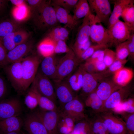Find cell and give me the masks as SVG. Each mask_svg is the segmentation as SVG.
Segmentation results:
<instances>
[{
	"mask_svg": "<svg viewBox=\"0 0 134 134\" xmlns=\"http://www.w3.org/2000/svg\"><path fill=\"white\" fill-rule=\"evenodd\" d=\"M116 47V59L120 60L126 59L129 54L127 40Z\"/></svg>",
	"mask_w": 134,
	"mask_h": 134,
	"instance_id": "f35d334b",
	"label": "cell"
},
{
	"mask_svg": "<svg viewBox=\"0 0 134 134\" xmlns=\"http://www.w3.org/2000/svg\"><path fill=\"white\" fill-rule=\"evenodd\" d=\"M89 39L86 42L76 46H73V50L77 58L80 56L92 45Z\"/></svg>",
	"mask_w": 134,
	"mask_h": 134,
	"instance_id": "7dc6e473",
	"label": "cell"
},
{
	"mask_svg": "<svg viewBox=\"0 0 134 134\" xmlns=\"http://www.w3.org/2000/svg\"><path fill=\"white\" fill-rule=\"evenodd\" d=\"M68 134H73V133L72 132H71L70 133Z\"/></svg>",
	"mask_w": 134,
	"mask_h": 134,
	"instance_id": "94428289",
	"label": "cell"
},
{
	"mask_svg": "<svg viewBox=\"0 0 134 134\" xmlns=\"http://www.w3.org/2000/svg\"><path fill=\"white\" fill-rule=\"evenodd\" d=\"M59 109L62 113L72 119L75 123L86 118L84 104L77 96Z\"/></svg>",
	"mask_w": 134,
	"mask_h": 134,
	"instance_id": "30bf717a",
	"label": "cell"
},
{
	"mask_svg": "<svg viewBox=\"0 0 134 134\" xmlns=\"http://www.w3.org/2000/svg\"><path fill=\"white\" fill-rule=\"evenodd\" d=\"M7 51L0 41V67L3 68L7 65Z\"/></svg>",
	"mask_w": 134,
	"mask_h": 134,
	"instance_id": "681fc988",
	"label": "cell"
},
{
	"mask_svg": "<svg viewBox=\"0 0 134 134\" xmlns=\"http://www.w3.org/2000/svg\"><path fill=\"white\" fill-rule=\"evenodd\" d=\"M41 0H28L27 1L29 4L31 10L35 8L42 1Z\"/></svg>",
	"mask_w": 134,
	"mask_h": 134,
	"instance_id": "6f0895ef",
	"label": "cell"
},
{
	"mask_svg": "<svg viewBox=\"0 0 134 134\" xmlns=\"http://www.w3.org/2000/svg\"><path fill=\"white\" fill-rule=\"evenodd\" d=\"M84 71L82 64H81L74 72L65 79L75 93L81 89Z\"/></svg>",
	"mask_w": 134,
	"mask_h": 134,
	"instance_id": "603a6c76",
	"label": "cell"
},
{
	"mask_svg": "<svg viewBox=\"0 0 134 134\" xmlns=\"http://www.w3.org/2000/svg\"><path fill=\"white\" fill-rule=\"evenodd\" d=\"M69 32L65 28L57 27L52 29L48 37L55 41L60 40L66 41L68 39Z\"/></svg>",
	"mask_w": 134,
	"mask_h": 134,
	"instance_id": "d6a6232c",
	"label": "cell"
},
{
	"mask_svg": "<svg viewBox=\"0 0 134 134\" xmlns=\"http://www.w3.org/2000/svg\"><path fill=\"white\" fill-rule=\"evenodd\" d=\"M90 62L93 64L97 72H103L107 68L103 61H96Z\"/></svg>",
	"mask_w": 134,
	"mask_h": 134,
	"instance_id": "db71d44e",
	"label": "cell"
},
{
	"mask_svg": "<svg viewBox=\"0 0 134 134\" xmlns=\"http://www.w3.org/2000/svg\"><path fill=\"white\" fill-rule=\"evenodd\" d=\"M19 132H9L5 134H20L19 133Z\"/></svg>",
	"mask_w": 134,
	"mask_h": 134,
	"instance_id": "91938a15",
	"label": "cell"
},
{
	"mask_svg": "<svg viewBox=\"0 0 134 134\" xmlns=\"http://www.w3.org/2000/svg\"><path fill=\"white\" fill-rule=\"evenodd\" d=\"M22 111L21 103L18 99H5L0 102V120L13 117L19 116Z\"/></svg>",
	"mask_w": 134,
	"mask_h": 134,
	"instance_id": "ba28073f",
	"label": "cell"
},
{
	"mask_svg": "<svg viewBox=\"0 0 134 134\" xmlns=\"http://www.w3.org/2000/svg\"><path fill=\"white\" fill-rule=\"evenodd\" d=\"M85 104L95 111L99 112L102 106L103 102L97 95L95 91L87 97Z\"/></svg>",
	"mask_w": 134,
	"mask_h": 134,
	"instance_id": "1f68e13d",
	"label": "cell"
},
{
	"mask_svg": "<svg viewBox=\"0 0 134 134\" xmlns=\"http://www.w3.org/2000/svg\"><path fill=\"white\" fill-rule=\"evenodd\" d=\"M100 117L109 134H126L127 133L125 124L117 118L107 113L102 114Z\"/></svg>",
	"mask_w": 134,
	"mask_h": 134,
	"instance_id": "5bb4252c",
	"label": "cell"
},
{
	"mask_svg": "<svg viewBox=\"0 0 134 134\" xmlns=\"http://www.w3.org/2000/svg\"><path fill=\"white\" fill-rule=\"evenodd\" d=\"M31 15L36 26L40 29L55 26L58 22L50 0H42L31 10Z\"/></svg>",
	"mask_w": 134,
	"mask_h": 134,
	"instance_id": "6da1fadb",
	"label": "cell"
},
{
	"mask_svg": "<svg viewBox=\"0 0 134 134\" xmlns=\"http://www.w3.org/2000/svg\"><path fill=\"white\" fill-rule=\"evenodd\" d=\"M133 76L134 72L132 69L123 67L114 74L113 81L119 86L124 87L131 81Z\"/></svg>",
	"mask_w": 134,
	"mask_h": 134,
	"instance_id": "d4e9b609",
	"label": "cell"
},
{
	"mask_svg": "<svg viewBox=\"0 0 134 134\" xmlns=\"http://www.w3.org/2000/svg\"><path fill=\"white\" fill-rule=\"evenodd\" d=\"M55 42L54 53H66L70 51V48L67 46L65 41L60 40Z\"/></svg>",
	"mask_w": 134,
	"mask_h": 134,
	"instance_id": "bcb514c9",
	"label": "cell"
},
{
	"mask_svg": "<svg viewBox=\"0 0 134 134\" xmlns=\"http://www.w3.org/2000/svg\"><path fill=\"white\" fill-rule=\"evenodd\" d=\"M73 15L76 22L80 19L84 17L90 11L87 0H79L75 5Z\"/></svg>",
	"mask_w": 134,
	"mask_h": 134,
	"instance_id": "83f0119b",
	"label": "cell"
},
{
	"mask_svg": "<svg viewBox=\"0 0 134 134\" xmlns=\"http://www.w3.org/2000/svg\"><path fill=\"white\" fill-rule=\"evenodd\" d=\"M115 52L108 48L104 49L103 61L107 68L110 66L116 60Z\"/></svg>",
	"mask_w": 134,
	"mask_h": 134,
	"instance_id": "ee69618b",
	"label": "cell"
},
{
	"mask_svg": "<svg viewBox=\"0 0 134 134\" xmlns=\"http://www.w3.org/2000/svg\"><path fill=\"white\" fill-rule=\"evenodd\" d=\"M40 62L39 57L35 55L30 56L22 59L24 94L33 82Z\"/></svg>",
	"mask_w": 134,
	"mask_h": 134,
	"instance_id": "3957f363",
	"label": "cell"
},
{
	"mask_svg": "<svg viewBox=\"0 0 134 134\" xmlns=\"http://www.w3.org/2000/svg\"><path fill=\"white\" fill-rule=\"evenodd\" d=\"M108 46L97 44L91 45L80 56L77 58L80 62L86 61L90 57L97 51L100 49H104L107 48Z\"/></svg>",
	"mask_w": 134,
	"mask_h": 134,
	"instance_id": "8d00e7d4",
	"label": "cell"
},
{
	"mask_svg": "<svg viewBox=\"0 0 134 134\" xmlns=\"http://www.w3.org/2000/svg\"><path fill=\"white\" fill-rule=\"evenodd\" d=\"M108 30L110 39L109 45L116 46L127 40L134 32V30L119 19Z\"/></svg>",
	"mask_w": 134,
	"mask_h": 134,
	"instance_id": "8992f818",
	"label": "cell"
},
{
	"mask_svg": "<svg viewBox=\"0 0 134 134\" xmlns=\"http://www.w3.org/2000/svg\"><path fill=\"white\" fill-rule=\"evenodd\" d=\"M21 60L4 66L3 68L8 79L17 93L24 94Z\"/></svg>",
	"mask_w": 134,
	"mask_h": 134,
	"instance_id": "5b68a950",
	"label": "cell"
},
{
	"mask_svg": "<svg viewBox=\"0 0 134 134\" xmlns=\"http://www.w3.org/2000/svg\"><path fill=\"white\" fill-rule=\"evenodd\" d=\"M75 124V122L72 119L62 113L59 110L57 125L59 134H68L72 132Z\"/></svg>",
	"mask_w": 134,
	"mask_h": 134,
	"instance_id": "484cf974",
	"label": "cell"
},
{
	"mask_svg": "<svg viewBox=\"0 0 134 134\" xmlns=\"http://www.w3.org/2000/svg\"><path fill=\"white\" fill-rule=\"evenodd\" d=\"M18 28L16 23L9 19H0V40L8 34L18 30Z\"/></svg>",
	"mask_w": 134,
	"mask_h": 134,
	"instance_id": "4dcf8cb0",
	"label": "cell"
},
{
	"mask_svg": "<svg viewBox=\"0 0 134 134\" xmlns=\"http://www.w3.org/2000/svg\"><path fill=\"white\" fill-rule=\"evenodd\" d=\"M134 2L126 6L123 10L120 17L124 22L134 30Z\"/></svg>",
	"mask_w": 134,
	"mask_h": 134,
	"instance_id": "836d02e7",
	"label": "cell"
},
{
	"mask_svg": "<svg viewBox=\"0 0 134 134\" xmlns=\"http://www.w3.org/2000/svg\"><path fill=\"white\" fill-rule=\"evenodd\" d=\"M129 52V56L131 59L134 58V32H133L127 40Z\"/></svg>",
	"mask_w": 134,
	"mask_h": 134,
	"instance_id": "816d5d0a",
	"label": "cell"
},
{
	"mask_svg": "<svg viewBox=\"0 0 134 134\" xmlns=\"http://www.w3.org/2000/svg\"><path fill=\"white\" fill-rule=\"evenodd\" d=\"M55 43V41L47 37L39 44L38 51L44 58L52 55L54 54Z\"/></svg>",
	"mask_w": 134,
	"mask_h": 134,
	"instance_id": "4316f807",
	"label": "cell"
},
{
	"mask_svg": "<svg viewBox=\"0 0 134 134\" xmlns=\"http://www.w3.org/2000/svg\"><path fill=\"white\" fill-rule=\"evenodd\" d=\"M122 87L116 84L113 81L103 80L99 84L95 91L103 103L113 92Z\"/></svg>",
	"mask_w": 134,
	"mask_h": 134,
	"instance_id": "ffe728a7",
	"label": "cell"
},
{
	"mask_svg": "<svg viewBox=\"0 0 134 134\" xmlns=\"http://www.w3.org/2000/svg\"><path fill=\"white\" fill-rule=\"evenodd\" d=\"M91 41L97 44L109 46L110 39L109 30L102 25V23L95 14H90Z\"/></svg>",
	"mask_w": 134,
	"mask_h": 134,
	"instance_id": "277c9868",
	"label": "cell"
},
{
	"mask_svg": "<svg viewBox=\"0 0 134 134\" xmlns=\"http://www.w3.org/2000/svg\"><path fill=\"white\" fill-rule=\"evenodd\" d=\"M104 49L99 50L97 51L90 57L86 61L90 62L96 61H103L104 56Z\"/></svg>",
	"mask_w": 134,
	"mask_h": 134,
	"instance_id": "f5cc1de1",
	"label": "cell"
},
{
	"mask_svg": "<svg viewBox=\"0 0 134 134\" xmlns=\"http://www.w3.org/2000/svg\"><path fill=\"white\" fill-rule=\"evenodd\" d=\"M54 55L44 58L40 62V70L39 71L52 80L55 78L58 61Z\"/></svg>",
	"mask_w": 134,
	"mask_h": 134,
	"instance_id": "ac0fdd59",
	"label": "cell"
},
{
	"mask_svg": "<svg viewBox=\"0 0 134 134\" xmlns=\"http://www.w3.org/2000/svg\"><path fill=\"white\" fill-rule=\"evenodd\" d=\"M24 103L27 107L31 110L34 109L38 105V101L36 95L31 88L25 96Z\"/></svg>",
	"mask_w": 134,
	"mask_h": 134,
	"instance_id": "74e56055",
	"label": "cell"
},
{
	"mask_svg": "<svg viewBox=\"0 0 134 134\" xmlns=\"http://www.w3.org/2000/svg\"><path fill=\"white\" fill-rule=\"evenodd\" d=\"M15 32L8 34L0 40L8 52L16 46L14 40Z\"/></svg>",
	"mask_w": 134,
	"mask_h": 134,
	"instance_id": "7bdbcfd3",
	"label": "cell"
},
{
	"mask_svg": "<svg viewBox=\"0 0 134 134\" xmlns=\"http://www.w3.org/2000/svg\"><path fill=\"white\" fill-rule=\"evenodd\" d=\"M113 1L114 8L107 25V29L108 30L119 19L125 8L131 3L134 2V0H115Z\"/></svg>",
	"mask_w": 134,
	"mask_h": 134,
	"instance_id": "7402d4cb",
	"label": "cell"
},
{
	"mask_svg": "<svg viewBox=\"0 0 134 134\" xmlns=\"http://www.w3.org/2000/svg\"><path fill=\"white\" fill-rule=\"evenodd\" d=\"M30 134H49L42 122L34 112L28 114L24 123Z\"/></svg>",
	"mask_w": 134,
	"mask_h": 134,
	"instance_id": "2e32d148",
	"label": "cell"
},
{
	"mask_svg": "<svg viewBox=\"0 0 134 134\" xmlns=\"http://www.w3.org/2000/svg\"><path fill=\"white\" fill-rule=\"evenodd\" d=\"M78 0H53L52 3L69 11L74 9Z\"/></svg>",
	"mask_w": 134,
	"mask_h": 134,
	"instance_id": "b9f144b4",
	"label": "cell"
},
{
	"mask_svg": "<svg viewBox=\"0 0 134 134\" xmlns=\"http://www.w3.org/2000/svg\"><path fill=\"white\" fill-rule=\"evenodd\" d=\"M29 34L25 30L18 29L15 32L14 40L16 45L23 43L27 40Z\"/></svg>",
	"mask_w": 134,
	"mask_h": 134,
	"instance_id": "f6af8a7d",
	"label": "cell"
},
{
	"mask_svg": "<svg viewBox=\"0 0 134 134\" xmlns=\"http://www.w3.org/2000/svg\"><path fill=\"white\" fill-rule=\"evenodd\" d=\"M126 126L127 132L130 134H134V114L131 113L128 117Z\"/></svg>",
	"mask_w": 134,
	"mask_h": 134,
	"instance_id": "f907efd6",
	"label": "cell"
},
{
	"mask_svg": "<svg viewBox=\"0 0 134 134\" xmlns=\"http://www.w3.org/2000/svg\"><path fill=\"white\" fill-rule=\"evenodd\" d=\"M7 0H0V17L5 13L7 8Z\"/></svg>",
	"mask_w": 134,
	"mask_h": 134,
	"instance_id": "9f6ffc18",
	"label": "cell"
},
{
	"mask_svg": "<svg viewBox=\"0 0 134 134\" xmlns=\"http://www.w3.org/2000/svg\"><path fill=\"white\" fill-rule=\"evenodd\" d=\"M24 122L19 116H14L0 120V130L3 134L20 132Z\"/></svg>",
	"mask_w": 134,
	"mask_h": 134,
	"instance_id": "44dd1931",
	"label": "cell"
},
{
	"mask_svg": "<svg viewBox=\"0 0 134 134\" xmlns=\"http://www.w3.org/2000/svg\"><path fill=\"white\" fill-rule=\"evenodd\" d=\"M40 119L49 134H59L57 125L59 110L46 111L40 108L35 112Z\"/></svg>",
	"mask_w": 134,
	"mask_h": 134,
	"instance_id": "7c38bea8",
	"label": "cell"
},
{
	"mask_svg": "<svg viewBox=\"0 0 134 134\" xmlns=\"http://www.w3.org/2000/svg\"><path fill=\"white\" fill-rule=\"evenodd\" d=\"M91 12L95 13V16L100 21L108 24L111 14L110 4L108 0H88Z\"/></svg>",
	"mask_w": 134,
	"mask_h": 134,
	"instance_id": "9c48e42d",
	"label": "cell"
},
{
	"mask_svg": "<svg viewBox=\"0 0 134 134\" xmlns=\"http://www.w3.org/2000/svg\"><path fill=\"white\" fill-rule=\"evenodd\" d=\"M32 47L33 43L27 41L16 45L7 52V65L22 60L30 51Z\"/></svg>",
	"mask_w": 134,
	"mask_h": 134,
	"instance_id": "e0dca14e",
	"label": "cell"
},
{
	"mask_svg": "<svg viewBox=\"0 0 134 134\" xmlns=\"http://www.w3.org/2000/svg\"><path fill=\"white\" fill-rule=\"evenodd\" d=\"M7 91V85L4 78L0 75V102L5 99Z\"/></svg>",
	"mask_w": 134,
	"mask_h": 134,
	"instance_id": "c3c4849f",
	"label": "cell"
},
{
	"mask_svg": "<svg viewBox=\"0 0 134 134\" xmlns=\"http://www.w3.org/2000/svg\"><path fill=\"white\" fill-rule=\"evenodd\" d=\"M53 81L56 97L60 104V108L77 96L65 79Z\"/></svg>",
	"mask_w": 134,
	"mask_h": 134,
	"instance_id": "8fae6325",
	"label": "cell"
},
{
	"mask_svg": "<svg viewBox=\"0 0 134 134\" xmlns=\"http://www.w3.org/2000/svg\"><path fill=\"white\" fill-rule=\"evenodd\" d=\"M10 1L15 6H18L25 3V1L24 0H10Z\"/></svg>",
	"mask_w": 134,
	"mask_h": 134,
	"instance_id": "680465c9",
	"label": "cell"
},
{
	"mask_svg": "<svg viewBox=\"0 0 134 134\" xmlns=\"http://www.w3.org/2000/svg\"><path fill=\"white\" fill-rule=\"evenodd\" d=\"M32 84V86L39 94L48 98L56 103L57 99L54 86L51 79L39 71L37 72Z\"/></svg>",
	"mask_w": 134,
	"mask_h": 134,
	"instance_id": "52a82bcc",
	"label": "cell"
},
{
	"mask_svg": "<svg viewBox=\"0 0 134 134\" xmlns=\"http://www.w3.org/2000/svg\"><path fill=\"white\" fill-rule=\"evenodd\" d=\"M80 62L72 49L58 60L56 75L53 80L65 79L71 75L79 65Z\"/></svg>",
	"mask_w": 134,
	"mask_h": 134,
	"instance_id": "7a4b0ae2",
	"label": "cell"
},
{
	"mask_svg": "<svg viewBox=\"0 0 134 134\" xmlns=\"http://www.w3.org/2000/svg\"><path fill=\"white\" fill-rule=\"evenodd\" d=\"M72 132L73 134H92L88 120L85 118L75 122Z\"/></svg>",
	"mask_w": 134,
	"mask_h": 134,
	"instance_id": "d590c367",
	"label": "cell"
},
{
	"mask_svg": "<svg viewBox=\"0 0 134 134\" xmlns=\"http://www.w3.org/2000/svg\"><path fill=\"white\" fill-rule=\"evenodd\" d=\"M134 101L133 99H129L124 102H122L114 109L118 112L125 111L133 113L134 112Z\"/></svg>",
	"mask_w": 134,
	"mask_h": 134,
	"instance_id": "60d3db41",
	"label": "cell"
},
{
	"mask_svg": "<svg viewBox=\"0 0 134 134\" xmlns=\"http://www.w3.org/2000/svg\"><path fill=\"white\" fill-rule=\"evenodd\" d=\"M31 11L30 8L25 4L18 6H15L12 11L13 18L18 22L25 21L29 17Z\"/></svg>",
	"mask_w": 134,
	"mask_h": 134,
	"instance_id": "f546056e",
	"label": "cell"
},
{
	"mask_svg": "<svg viewBox=\"0 0 134 134\" xmlns=\"http://www.w3.org/2000/svg\"><path fill=\"white\" fill-rule=\"evenodd\" d=\"M125 86L113 92L104 102L100 112L105 113L114 109L127 96L129 90Z\"/></svg>",
	"mask_w": 134,
	"mask_h": 134,
	"instance_id": "9a60e30c",
	"label": "cell"
},
{
	"mask_svg": "<svg viewBox=\"0 0 134 134\" xmlns=\"http://www.w3.org/2000/svg\"><path fill=\"white\" fill-rule=\"evenodd\" d=\"M88 120L92 134L109 133L106 126L100 117L95 120Z\"/></svg>",
	"mask_w": 134,
	"mask_h": 134,
	"instance_id": "e575fe53",
	"label": "cell"
},
{
	"mask_svg": "<svg viewBox=\"0 0 134 134\" xmlns=\"http://www.w3.org/2000/svg\"><path fill=\"white\" fill-rule=\"evenodd\" d=\"M51 4L54 9L57 19L58 22L65 24L71 29H73L77 22L74 20L73 16L69 12L57 5Z\"/></svg>",
	"mask_w": 134,
	"mask_h": 134,
	"instance_id": "cb8c5ba5",
	"label": "cell"
},
{
	"mask_svg": "<svg viewBox=\"0 0 134 134\" xmlns=\"http://www.w3.org/2000/svg\"><path fill=\"white\" fill-rule=\"evenodd\" d=\"M84 70L89 73L96 72L94 66L91 62L86 61L85 63L82 64Z\"/></svg>",
	"mask_w": 134,
	"mask_h": 134,
	"instance_id": "11a10c76",
	"label": "cell"
},
{
	"mask_svg": "<svg viewBox=\"0 0 134 134\" xmlns=\"http://www.w3.org/2000/svg\"><path fill=\"white\" fill-rule=\"evenodd\" d=\"M127 60H120L116 59L105 70L103 71L107 77L110 75L114 74L117 71L124 67Z\"/></svg>",
	"mask_w": 134,
	"mask_h": 134,
	"instance_id": "ab89813d",
	"label": "cell"
},
{
	"mask_svg": "<svg viewBox=\"0 0 134 134\" xmlns=\"http://www.w3.org/2000/svg\"><path fill=\"white\" fill-rule=\"evenodd\" d=\"M31 88L35 93L38 102V105L41 109L46 111H54L59 109L56 104L48 98L39 94L36 89L31 86Z\"/></svg>",
	"mask_w": 134,
	"mask_h": 134,
	"instance_id": "f1b7e54d",
	"label": "cell"
},
{
	"mask_svg": "<svg viewBox=\"0 0 134 134\" xmlns=\"http://www.w3.org/2000/svg\"><path fill=\"white\" fill-rule=\"evenodd\" d=\"M106 77L103 71L89 73L85 70L81 89L82 95L87 97L94 91L99 84Z\"/></svg>",
	"mask_w": 134,
	"mask_h": 134,
	"instance_id": "4fadbf2b",
	"label": "cell"
},
{
	"mask_svg": "<svg viewBox=\"0 0 134 134\" xmlns=\"http://www.w3.org/2000/svg\"><path fill=\"white\" fill-rule=\"evenodd\" d=\"M91 11L83 18L82 23L78 30L75 40L73 46L83 44L87 42L90 38L91 27Z\"/></svg>",
	"mask_w": 134,
	"mask_h": 134,
	"instance_id": "d6986e66",
	"label": "cell"
}]
</instances>
